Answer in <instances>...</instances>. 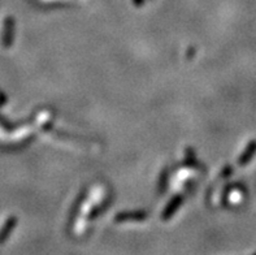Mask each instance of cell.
<instances>
[{
	"mask_svg": "<svg viewBox=\"0 0 256 255\" xmlns=\"http://www.w3.org/2000/svg\"><path fill=\"white\" fill-rule=\"evenodd\" d=\"M12 30H13V23L12 19L6 20V25H4V33H3V45L8 46L10 45V41H12Z\"/></svg>",
	"mask_w": 256,
	"mask_h": 255,
	"instance_id": "obj_1",
	"label": "cell"
},
{
	"mask_svg": "<svg viewBox=\"0 0 256 255\" xmlns=\"http://www.w3.org/2000/svg\"><path fill=\"white\" fill-rule=\"evenodd\" d=\"M14 223H16V220H14V217H10V219L8 220V221H6L3 229L0 230V242H3L4 239H6V237L8 236V233L10 232V229H12V228H13Z\"/></svg>",
	"mask_w": 256,
	"mask_h": 255,
	"instance_id": "obj_2",
	"label": "cell"
}]
</instances>
